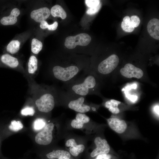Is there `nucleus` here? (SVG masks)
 I'll return each mask as SVG.
<instances>
[{
    "label": "nucleus",
    "mask_w": 159,
    "mask_h": 159,
    "mask_svg": "<svg viewBox=\"0 0 159 159\" xmlns=\"http://www.w3.org/2000/svg\"><path fill=\"white\" fill-rule=\"evenodd\" d=\"M121 102L119 101L111 99L105 102V106L112 113L117 114L120 112V110L117 106Z\"/></svg>",
    "instance_id": "nucleus-18"
},
{
    "label": "nucleus",
    "mask_w": 159,
    "mask_h": 159,
    "mask_svg": "<svg viewBox=\"0 0 159 159\" xmlns=\"http://www.w3.org/2000/svg\"><path fill=\"white\" fill-rule=\"evenodd\" d=\"M147 31L153 38L159 40V20L154 18L151 19L147 25Z\"/></svg>",
    "instance_id": "nucleus-11"
},
{
    "label": "nucleus",
    "mask_w": 159,
    "mask_h": 159,
    "mask_svg": "<svg viewBox=\"0 0 159 159\" xmlns=\"http://www.w3.org/2000/svg\"><path fill=\"white\" fill-rule=\"evenodd\" d=\"M28 72L30 74H33L37 70L38 67V61L36 57L31 56L29 58L28 64Z\"/></svg>",
    "instance_id": "nucleus-19"
},
{
    "label": "nucleus",
    "mask_w": 159,
    "mask_h": 159,
    "mask_svg": "<svg viewBox=\"0 0 159 159\" xmlns=\"http://www.w3.org/2000/svg\"><path fill=\"white\" fill-rule=\"evenodd\" d=\"M85 1L86 5L90 8L97 6L100 2L99 0H86Z\"/></svg>",
    "instance_id": "nucleus-28"
},
{
    "label": "nucleus",
    "mask_w": 159,
    "mask_h": 159,
    "mask_svg": "<svg viewBox=\"0 0 159 159\" xmlns=\"http://www.w3.org/2000/svg\"><path fill=\"white\" fill-rule=\"evenodd\" d=\"M46 156L49 159H70L71 156L69 153L62 150H53L47 154Z\"/></svg>",
    "instance_id": "nucleus-15"
},
{
    "label": "nucleus",
    "mask_w": 159,
    "mask_h": 159,
    "mask_svg": "<svg viewBox=\"0 0 159 159\" xmlns=\"http://www.w3.org/2000/svg\"><path fill=\"white\" fill-rule=\"evenodd\" d=\"M20 43L19 41L14 40L10 42L7 46V51L11 54L17 53L20 48Z\"/></svg>",
    "instance_id": "nucleus-20"
},
{
    "label": "nucleus",
    "mask_w": 159,
    "mask_h": 159,
    "mask_svg": "<svg viewBox=\"0 0 159 159\" xmlns=\"http://www.w3.org/2000/svg\"><path fill=\"white\" fill-rule=\"evenodd\" d=\"M110 128L118 133L124 132L127 128V125L124 120H120L115 118H111L107 120Z\"/></svg>",
    "instance_id": "nucleus-10"
},
{
    "label": "nucleus",
    "mask_w": 159,
    "mask_h": 159,
    "mask_svg": "<svg viewBox=\"0 0 159 159\" xmlns=\"http://www.w3.org/2000/svg\"><path fill=\"white\" fill-rule=\"evenodd\" d=\"M58 24L57 21H55L52 24L49 25L45 20L40 22V27L43 29L47 28L49 30L54 31L56 29Z\"/></svg>",
    "instance_id": "nucleus-23"
},
{
    "label": "nucleus",
    "mask_w": 159,
    "mask_h": 159,
    "mask_svg": "<svg viewBox=\"0 0 159 159\" xmlns=\"http://www.w3.org/2000/svg\"><path fill=\"white\" fill-rule=\"evenodd\" d=\"M20 14L19 9L17 8H14L11 10L9 16H4L0 20L1 23L4 25H13L17 22V17Z\"/></svg>",
    "instance_id": "nucleus-13"
},
{
    "label": "nucleus",
    "mask_w": 159,
    "mask_h": 159,
    "mask_svg": "<svg viewBox=\"0 0 159 159\" xmlns=\"http://www.w3.org/2000/svg\"><path fill=\"white\" fill-rule=\"evenodd\" d=\"M50 13L53 17H60L63 19H65L67 17V14L65 10L61 6L58 4L52 7Z\"/></svg>",
    "instance_id": "nucleus-17"
},
{
    "label": "nucleus",
    "mask_w": 159,
    "mask_h": 159,
    "mask_svg": "<svg viewBox=\"0 0 159 159\" xmlns=\"http://www.w3.org/2000/svg\"><path fill=\"white\" fill-rule=\"evenodd\" d=\"M54 127V125L52 122L46 125L41 131L36 135L35 138L36 142L42 145H47L50 143L53 139Z\"/></svg>",
    "instance_id": "nucleus-6"
},
{
    "label": "nucleus",
    "mask_w": 159,
    "mask_h": 159,
    "mask_svg": "<svg viewBox=\"0 0 159 159\" xmlns=\"http://www.w3.org/2000/svg\"><path fill=\"white\" fill-rule=\"evenodd\" d=\"M159 105H158L155 106L154 108L155 112L158 115H159Z\"/></svg>",
    "instance_id": "nucleus-32"
},
{
    "label": "nucleus",
    "mask_w": 159,
    "mask_h": 159,
    "mask_svg": "<svg viewBox=\"0 0 159 159\" xmlns=\"http://www.w3.org/2000/svg\"><path fill=\"white\" fill-rule=\"evenodd\" d=\"M128 98L132 101L134 102L136 101L137 99V97L136 96L131 95L129 96Z\"/></svg>",
    "instance_id": "nucleus-31"
},
{
    "label": "nucleus",
    "mask_w": 159,
    "mask_h": 159,
    "mask_svg": "<svg viewBox=\"0 0 159 159\" xmlns=\"http://www.w3.org/2000/svg\"><path fill=\"white\" fill-rule=\"evenodd\" d=\"M119 62L118 57L115 54L110 55L101 62L98 65L97 70L102 74H107L112 72Z\"/></svg>",
    "instance_id": "nucleus-5"
},
{
    "label": "nucleus",
    "mask_w": 159,
    "mask_h": 159,
    "mask_svg": "<svg viewBox=\"0 0 159 159\" xmlns=\"http://www.w3.org/2000/svg\"><path fill=\"white\" fill-rule=\"evenodd\" d=\"M50 11L48 8L44 7L32 11L30 16L36 22H41L45 20L49 16Z\"/></svg>",
    "instance_id": "nucleus-9"
},
{
    "label": "nucleus",
    "mask_w": 159,
    "mask_h": 159,
    "mask_svg": "<svg viewBox=\"0 0 159 159\" xmlns=\"http://www.w3.org/2000/svg\"></svg>",
    "instance_id": "nucleus-35"
},
{
    "label": "nucleus",
    "mask_w": 159,
    "mask_h": 159,
    "mask_svg": "<svg viewBox=\"0 0 159 159\" xmlns=\"http://www.w3.org/2000/svg\"><path fill=\"white\" fill-rule=\"evenodd\" d=\"M111 155L109 154H104L99 155L96 159H110Z\"/></svg>",
    "instance_id": "nucleus-30"
},
{
    "label": "nucleus",
    "mask_w": 159,
    "mask_h": 159,
    "mask_svg": "<svg viewBox=\"0 0 159 159\" xmlns=\"http://www.w3.org/2000/svg\"><path fill=\"white\" fill-rule=\"evenodd\" d=\"M23 127V125L21 121L14 120L11 121L8 128L11 131L17 132L22 129Z\"/></svg>",
    "instance_id": "nucleus-22"
},
{
    "label": "nucleus",
    "mask_w": 159,
    "mask_h": 159,
    "mask_svg": "<svg viewBox=\"0 0 159 159\" xmlns=\"http://www.w3.org/2000/svg\"><path fill=\"white\" fill-rule=\"evenodd\" d=\"M130 24L134 28L138 27L140 24V20L139 18L136 15H133L130 18Z\"/></svg>",
    "instance_id": "nucleus-27"
},
{
    "label": "nucleus",
    "mask_w": 159,
    "mask_h": 159,
    "mask_svg": "<svg viewBox=\"0 0 159 159\" xmlns=\"http://www.w3.org/2000/svg\"><path fill=\"white\" fill-rule=\"evenodd\" d=\"M92 110L94 111H96V108L94 107H92Z\"/></svg>",
    "instance_id": "nucleus-34"
},
{
    "label": "nucleus",
    "mask_w": 159,
    "mask_h": 159,
    "mask_svg": "<svg viewBox=\"0 0 159 159\" xmlns=\"http://www.w3.org/2000/svg\"><path fill=\"white\" fill-rule=\"evenodd\" d=\"M52 90H48L44 92L37 99L35 104L38 110L41 112L47 113L54 108L56 99H58V90L52 92Z\"/></svg>",
    "instance_id": "nucleus-3"
},
{
    "label": "nucleus",
    "mask_w": 159,
    "mask_h": 159,
    "mask_svg": "<svg viewBox=\"0 0 159 159\" xmlns=\"http://www.w3.org/2000/svg\"><path fill=\"white\" fill-rule=\"evenodd\" d=\"M45 125L46 122L44 119L38 118L34 121V128L35 130H40L44 127Z\"/></svg>",
    "instance_id": "nucleus-24"
},
{
    "label": "nucleus",
    "mask_w": 159,
    "mask_h": 159,
    "mask_svg": "<svg viewBox=\"0 0 159 159\" xmlns=\"http://www.w3.org/2000/svg\"><path fill=\"white\" fill-rule=\"evenodd\" d=\"M120 72L122 76L128 78L134 77L140 79L143 74L142 69L130 63L126 64L120 69Z\"/></svg>",
    "instance_id": "nucleus-7"
},
{
    "label": "nucleus",
    "mask_w": 159,
    "mask_h": 159,
    "mask_svg": "<svg viewBox=\"0 0 159 159\" xmlns=\"http://www.w3.org/2000/svg\"><path fill=\"white\" fill-rule=\"evenodd\" d=\"M66 145L70 147L69 152L73 156H77L79 154L83 152L85 147L82 144L77 145L75 140L73 139L68 140L65 143Z\"/></svg>",
    "instance_id": "nucleus-12"
},
{
    "label": "nucleus",
    "mask_w": 159,
    "mask_h": 159,
    "mask_svg": "<svg viewBox=\"0 0 159 159\" xmlns=\"http://www.w3.org/2000/svg\"><path fill=\"white\" fill-rule=\"evenodd\" d=\"M85 97L71 93L62 89L58 90V100L67 102L69 108L80 113L87 112L92 109L85 103Z\"/></svg>",
    "instance_id": "nucleus-2"
},
{
    "label": "nucleus",
    "mask_w": 159,
    "mask_h": 159,
    "mask_svg": "<svg viewBox=\"0 0 159 159\" xmlns=\"http://www.w3.org/2000/svg\"><path fill=\"white\" fill-rule=\"evenodd\" d=\"M94 143L97 147L91 153V157H94L100 154H107L109 152L110 148L105 139L97 137L95 139Z\"/></svg>",
    "instance_id": "nucleus-8"
},
{
    "label": "nucleus",
    "mask_w": 159,
    "mask_h": 159,
    "mask_svg": "<svg viewBox=\"0 0 159 159\" xmlns=\"http://www.w3.org/2000/svg\"><path fill=\"white\" fill-rule=\"evenodd\" d=\"M91 38L88 34L82 33L74 36H70L66 38L64 45L69 49L74 48L77 45L85 46L90 42Z\"/></svg>",
    "instance_id": "nucleus-4"
},
{
    "label": "nucleus",
    "mask_w": 159,
    "mask_h": 159,
    "mask_svg": "<svg viewBox=\"0 0 159 159\" xmlns=\"http://www.w3.org/2000/svg\"><path fill=\"white\" fill-rule=\"evenodd\" d=\"M102 6V4L101 2L100 3L99 5L97 6L89 8L86 11L87 14L92 15L95 14L97 13L100 10Z\"/></svg>",
    "instance_id": "nucleus-29"
},
{
    "label": "nucleus",
    "mask_w": 159,
    "mask_h": 159,
    "mask_svg": "<svg viewBox=\"0 0 159 159\" xmlns=\"http://www.w3.org/2000/svg\"><path fill=\"white\" fill-rule=\"evenodd\" d=\"M42 42L36 38H33L31 42V51L33 53L38 54L42 49Z\"/></svg>",
    "instance_id": "nucleus-21"
},
{
    "label": "nucleus",
    "mask_w": 159,
    "mask_h": 159,
    "mask_svg": "<svg viewBox=\"0 0 159 159\" xmlns=\"http://www.w3.org/2000/svg\"><path fill=\"white\" fill-rule=\"evenodd\" d=\"M35 113L34 109L32 107L27 106L23 108L21 111V114L24 116H33Z\"/></svg>",
    "instance_id": "nucleus-26"
},
{
    "label": "nucleus",
    "mask_w": 159,
    "mask_h": 159,
    "mask_svg": "<svg viewBox=\"0 0 159 159\" xmlns=\"http://www.w3.org/2000/svg\"><path fill=\"white\" fill-rule=\"evenodd\" d=\"M121 26L124 31L127 32H132L135 29L131 24L130 21H122L121 23Z\"/></svg>",
    "instance_id": "nucleus-25"
},
{
    "label": "nucleus",
    "mask_w": 159,
    "mask_h": 159,
    "mask_svg": "<svg viewBox=\"0 0 159 159\" xmlns=\"http://www.w3.org/2000/svg\"><path fill=\"white\" fill-rule=\"evenodd\" d=\"M90 120V118L85 114L78 113L75 119L72 120L71 125L74 128L80 129L82 127L84 124L88 122Z\"/></svg>",
    "instance_id": "nucleus-14"
},
{
    "label": "nucleus",
    "mask_w": 159,
    "mask_h": 159,
    "mask_svg": "<svg viewBox=\"0 0 159 159\" xmlns=\"http://www.w3.org/2000/svg\"><path fill=\"white\" fill-rule=\"evenodd\" d=\"M130 17L129 16H126L123 19V21H130Z\"/></svg>",
    "instance_id": "nucleus-33"
},
{
    "label": "nucleus",
    "mask_w": 159,
    "mask_h": 159,
    "mask_svg": "<svg viewBox=\"0 0 159 159\" xmlns=\"http://www.w3.org/2000/svg\"><path fill=\"white\" fill-rule=\"evenodd\" d=\"M96 79L88 69L70 82L63 84L62 89L72 94L86 96L92 94L97 87Z\"/></svg>",
    "instance_id": "nucleus-1"
},
{
    "label": "nucleus",
    "mask_w": 159,
    "mask_h": 159,
    "mask_svg": "<svg viewBox=\"0 0 159 159\" xmlns=\"http://www.w3.org/2000/svg\"><path fill=\"white\" fill-rule=\"evenodd\" d=\"M1 60L3 63L12 68L17 67L19 64V61L16 58L8 54L3 55Z\"/></svg>",
    "instance_id": "nucleus-16"
}]
</instances>
